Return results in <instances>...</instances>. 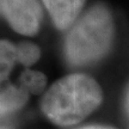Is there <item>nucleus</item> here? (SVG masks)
Wrapping results in <instances>:
<instances>
[{"label":"nucleus","mask_w":129,"mask_h":129,"mask_svg":"<svg viewBox=\"0 0 129 129\" xmlns=\"http://www.w3.org/2000/svg\"><path fill=\"white\" fill-rule=\"evenodd\" d=\"M103 102L99 84L86 74H71L57 80L44 94L41 108L57 125L79 123L92 114Z\"/></svg>","instance_id":"nucleus-1"},{"label":"nucleus","mask_w":129,"mask_h":129,"mask_svg":"<svg viewBox=\"0 0 129 129\" xmlns=\"http://www.w3.org/2000/svg\"><path fill=\"white\" fill-rule=\"evenodd\" d=\"M115 34L111 12L96 4L77 19L64 41V55L71 66H86L110 50Z\"/></svg>","instance_id":"nucleus-2"},{"label":"nucleus","mask_w":129,"mask_h":129,"mask_svg":"<svg viewBox=\"0 0 129 129\" xmlns=\"http://www.w3.org/2000/svg\"><path fill=\"white\" fill-rule=\"evenodd\" d=\"M20 87L28 93L40 94L47 86V78L42 72L26 69L20 75Z\"/></svg>","instance_id":"nucleus-7"},{"label":"nucleus","mask_w":129,"mask_h":129,"mask_svg":"<svg viewBox=\"0 0 129 129\" xmlns=\"http://www.w3.org/2000/svg\"><path fill=\"white\" fill-rule=\"evenodd\" d=\"M41 56L40 48L31 42H23L17 46V62L25 67L36 63Z\"/></svg>","instance_id":"nucleus-8"},{"label":"nucleus","mask_w":129,"mask_h":129,"mask_svg":"<svg viewBox=\"0 0 129 129\" xmlns=\"http://www.w3.org/2000/svg\"><path fill=\"white\" fill-rule=\"evenodd\" d=\"M125 108H127V111L129 114V85L127 88V92H125Z\"/></svg>","instance_id":"nucleus-10"},{"label":"nucleus","mask_w":129,"mask_h":129,"mask_svg":"<svg viewBox=\"0 0 129 129\" xmlns=\"http://www.w3.org/2000/svg\"><path fill=\"white\" fill-rule=\"evenodd\" d=\"M78 129H117V128H114V127H109V125L93 124V125H85V127H81V128H78Z\"/></svg>","instance_id":"nucleus-9"},{"label":"nucleus","mask_w":129,"mask_h":129,"mask_svg":"<svg viewBox=\"0 0 129 129\" xmlns=\"http://www.w3.org/2000/svg\"><path fill=\"white\" fill-rule=\"evenodd\" d=\"M0 16L14 31L35 35L41 25L42 10L37 0H0Z\"/></svg>","instance_id":"nucleus-3"},{"label":"nucleus","mask_w":129,"mask_h":129,"mask_svg":"<svg viewBox=\"0 0 129 129\" xmlns=\"http://www.w3.org/2000/svg\"><path fill=\"white\" fill-rule=\"evenodd\" d=\"M16 62L17 46L9 41L0 40V83L6 80Z\"/></svg>","instance_id":"nucleus-6"},{"label":"nucleus","mask_w":129,"mask_h":129,"mask_svg":"<svg viewBox=\"0 0 129 129\" xmlns=\"http://www.w3.org/2000/svg\"><path fill=\"white\" fill-rule=\"evenodd\" d=\"M28 98L29 93L20 86L16 87L5 81L0 83V116L19 110Z\"/></svg>","instance_id":"nucleus-5"},{"label":"nucleus","mask_w":129,"mask_h":129,"mask_svg":"<svg viewBox=\"0 0 129 129\" xmlns=\"http://www.w3.org/2000/svg\"><path fill=\"white\" fill-rule=\"evenodd\" d=\"M55 26L60 30L69 28L78 19L86 0H42Z\"/></svg>","instance_id":"nucleus-4"}]
</instances>
